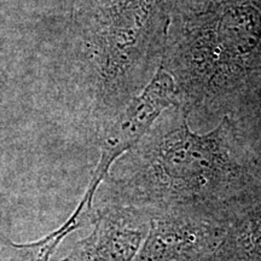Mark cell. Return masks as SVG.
I'll return each mask as SVG.
<instances>
[{
  "mask_svg": "<svg viewBox=\"0 0 261 261\" xmlns=\"http://www.w3.org/2000/svg\"><path fill=\"white\" fill-rule=\"evenodd\" d=\"M218 27L208 34L205 54L200 58L208 64L207 70H227V63L240 60L255 50L261 40V16L256 10L244 8L228 12L218 22Z\"/></svg>",
  "mask_w": 261,
  "mask_h": 261,
  "instance_id": "5",
  "label": "cell"
},
{
  "mask_svg": "<svg viewBox=\"0 0 261 261\" xmlns=\"http://www.w3.org/2000/svg\"><path fill=\"white\" fill-rule=\"evenodd\" d=\"M149 224L148 212L114 203L98 217L93 233L63 261H133Z\"/></svg>",
  "mask_w": 261,
  "mask_h": 261,
  "instance_id": "3",
  "label": "cell"
},
{
  "mask_svg": "<svg viewBox=\"0 0 261 261\" xmlns=\"http://www.w3.org/2000/svg\"><path fill=\"white\" fill-rule=\"evenodd\" d=\"M214 261H261V203H240L228 215Z\"/></svg>",
  "mask_w": 261,
  "mask_h": 261,
  "instance_id": "6",
  "label": "cell"
},
{
  "mask_svg": "<svg viewBox=\"0 0 261 261\" xmlns=\"http://www.w3.org/2000/svg\"><path fill=\"white\" fill-rule=\"evenodd\" d=\"M177 84L174 77L160 67L144 91L136 97L108 133L102 145L98 165L110 169L115 160L132 149L150 129L163 110L175 103Z\"/></svg>",
  "mask_w": 261,
  "mask_h": 261,
  "instance_id": "4",
  "label": "cell"
},
{
  "mask_svg": "<svg viewBox=\"0 0 261 261\" xmlns=\"http://www.w3.org/2000/svg\"><path fill=\"white\" fill-rule=\"evenodd\" d=\"M226 142L219 130L197 136L182 123L126 163L115 203L224 224L242 202L243 185V167Z\"/></svg>",
  "mask_w": 261,
  "mask_h": 261,
  "instance_id": "1",
  "label": "cell"
},
{
  "mask_svg": "<svg viewBox=\"0 0 261 261\" xmlns=\"http://www.w3.org/2000/svg\"><path fill=\"white\" fill-rule=\"evenodd\" d=\"M224 224L182 213L150 214L149 231L133 261H214Z\"/></svg>",
  "mask_w": 261,
  "mask_h": 261,
  "instance_id": "2",
  "label": "cell"
}]
</instances>
